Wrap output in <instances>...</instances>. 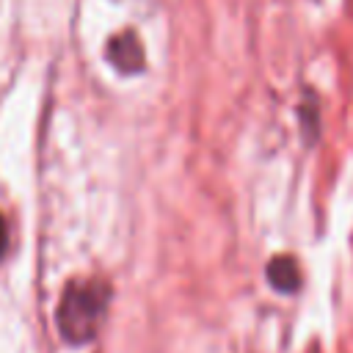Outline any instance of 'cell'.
<instances>
[{
    "mask_svg": "<svg viewBox=\"0 0 353 353\" xmlns=\"http://www.w3.org/2000/svg\"><path fill=\"white\" fill-rule=\"evenodd\" d=\"M6 251H8V226H6V221L0 215V259L6 256Z\"/></svg>",
    "mask_w": 353,
    "mask_h": 353,
    "instance_id": "cell-5",
    "label": "cell"
},
{
    "mask_svg": "<svg viewBox=\"0 0 353 353\" xmlns=\"http://www.w3.org/2000/svg\"><path fill=\"white\" fill-rule=\"evenodd\" d=\"M108 58L124 74H132V72L143 69V47H141V41L132 30H121L108 41Z\"/></svg>",
    "mask_w": 353,
    "mask_h": 353,
    "instance_id": "cell-2",
    "label": "cell"
},
{
    "mask_svg": "<svg viewBox=\"0 0 353 353\" xmlns=\"http://www.w3.org/2000/svg\"><path fill=\"white\" fill-rule=\"evenodd\" d=\"M298 116H301V130H303V138L312 143L320 132V110H317V99H314V91H306L303 94V102L298 108Z\"/></svg>",
    "mask_w": 353,
    "mask_h": 353,
    "instance_id": "cell-4",
    "label": "cell"
},
{
    "mask_svg": "<svg viewBox=\"0 0 353 353\" xmlns=\"http://www.w3.org/2000/svg\"><path fill=\"white\" fill-rule=\"evenodd\" d=\"M265 276H268V284H270L276 292H281V295H292V292H298L301 284H303V270H301L298 259L290 256V254L273 256V259L268 262V268H265Z\"/></svg>",
    "mask_w": 353,
    "mask_h": 353,
    "instance_id": "cell-3",
    "label": "cell"
},
{
    "mask_svg": "<svg viewBox=\"0 0 353 353\" xmlns=\"http://www.w3.org/2000/svg\"><path fill=\"white\" fill-rule=\"evenodd\" d=\"M110 303V284L105 279H74L63 287V295L55 309V325L69 345L91 342Z\"/></svg>",
    "mask_w": 353,
    "mask_h": 353,
    "instance_id": "cell-1",
    "label": "cell"
}]
</instances>
